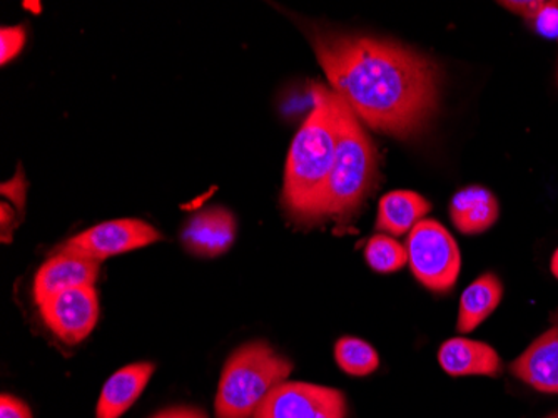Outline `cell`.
Segmentation results:
<instances>
[{
	"label": "cell",
	"mask_w": 558,
	"mask_h": 418,
	"mask_svg": "<svg viewBox=\"0 0 558 418\" xmlns=\"http://www.w3.org/2000/svg\"><path fill=\"white\" fill-rule=\"evenodd\" d=\"M409 263L415 278L435 294H447L462 268L459 244L448 229L434 219H422L407 240Z\"/></svg>",
	"instance_id": "obj_5"
},
{
	"label": "cell",
	"mask_w": 558,
	"mask_h": 418,
	"mask_svg": "<svg viewBox=\"0 0 558 418\" xmlns=\"http://www.w3.org/2000/svg\"><path fill=\"white\" fill-rule=\"evenodd\" d=\"M153 363L125 365L100 390L96 418H121L130 410L155 373Z\"/></svg>",
	"instance_id": "obj_13"
},
{
	"label": "cell",
	"mask_w": 558,
	"mask_h": 418,
	"mask_svg": "<svg viewBox=\"0 0 558 418\" xmlns=\"http://www.w3.org/2000/svg\"><path fill=\"white\" fill-rule=\"evenodd\" d=\"M510 372L542 394H558V310L548 330L512 361Z\"/></svg>",
	"instance_id": "obj_9"
},
{
	"label": "cell",
	"mask_w": 558,
	"mask_h": 418,
	"mask_svg": "<svg viewBox=\"0 0 558 418\" xmlns=\"http://www.w3.org/2000/svg\"><path fill=\"white\" fill-rule=\"evenodd\" d=\"M526 24L541 34V36L548 37V39H558V2H550L542 9L532 21Z\"/></svg>",
	"instance_id": "obj_20"
},
{
	"label": "cell",
	"mask_w": 558,
	"mask_h": 418,
	"mask_svg": "<svg viewBox=\"0 0 558 418\" xmlns=\"http://www.w3.org/2000/svg\"><path fill=\"white\" fill-rule=\"evenodd\" d=\"M39 308L50 332L68 345L84 342L99 320V297L94 286L61 291L47 298Z\"/></svg>",
	"instance_id": "obj_8"
},
{
	"label": "cell",
	"mask_w": 558,
	"mask_h": 418,
	"mask_svg": "<svg viewBox=\"0 0 558 418\" xmlns=\"http://www.w3.org/2000/svg\"><path fill=\"white\" fill-rule=\"evenodd\" d=\"M310 40L331 91L375 131L409 140L437 112L441 72L426 56L381 37L319 27Z\"/></svg>",
	"instance_id": "obj_1"
},
{
	"label": "cell",
	"mask_w": 558,
	"mask_h": 418,
	"mask_svg": "<svg viewBox=\"0 0 558 418\" xmlns=\"http://www.w3.org/2000/svg\"><path fill=\"white\" fill-rule=\"evenodd\" d=\"M335 358L338 367L348 375L366 377L376 372L379 357L372 345L356 336H343L335 345Z\"/></svg>",
	"instance_id": "obj_17"
},
{
	"label": "cell",
	"mask_w": 558,
	"mask_h": 418,
	"mask_svg": "<svg viewBox=\"0 0 558 418\" xmlns=\"http://www.w3.org/2000/svg\"><path fill=\"white\" fill-rule=\"evenodd\" d=\"M501 298H504V285L495 273H485L476 278L460 298L457 330L460 333L473 332L497 310Z\"/></svg>",
	"instance_id": "obj_16"
},
{
	"label": "cell",
	"mask_w": 558,
	"mask_h": 418,
	"mask_svg": "<svg viewBox=\"0 0 558 418\" xmlns=\"http://www.w3.org/2000/svg\"><path fill=\"white\" fill-rule=\"evenodd\" d=\"M150 418H208L205 411L197 410L191 407H174L168 410L159 411L155 417Z\"/></svg>",
	"instance_id": "obj_23"
},
{
	"label": "cell",
	"mask_w": 558,
	"mask_h": 418,
	"mask_svg": "<svg viewBox=\"0 0 558 418\" xmlns=\"http://www.w3.org/2000/svg\"><path fill=\"white\" fill-rule=\"evenodd\" d=\"M365 260L376 273H395L409 263L407 247L379 232L366 243Z\"/></svg>",
	"instance_id": "obj_18"
},
{
	"label": "cell",
	"mask_w": 558,
	"mask_h": 418,
	"mask_svg": "<svg viewBox=\"0 0 558 418\" xmlns=\"http://www.w3.org/2000/svg\"><path fill=\"white\" fill-rule=\"evenodd\" d=\"M500 215L497 198L484 187H469L451 198L450 216L454 228L465 235L490 229Z\"/></svg>",
	"instance_id": "obj_14"
},
{
	"label": "cell",
	"mask_w": 558,
	"mask_h": 418,
	"mask_svg": "<svg viewBox=\"0 0 558 418\" xmlns=\"http://www.w3.org/2000/svg\"><path fill=\"white\" fill-rule=\"evenodd\" d=\"M236 240V219L225 207L197 213L183 229V243L190 253L216 258L226 253Z\"/></svg>",
	"instance_id": "obj_11"
},
{
	"label": "cell",
	"mask_w": 558,
	"mask_h": 418,
	"mask_svg": "<svg viewBox=\"0 0 558 418\" xmlns=\"http://www.w3.org/2000/svg\"><path fill=\"white\" fill-rule=\"evenodd\" d=\"M0 418H33V414L27 404L4 394L0 397Z\"/></svg>",
	"instance_id": "obj_22"
},
{
	"label": "cell",
	"mask_w": 558,
	"mask_h": 418,
	"mask_svg": "<svg viewBox=\"0 0 558 418\" xmlns=\"http://www.w3.org/2000/svg\"><path fill=\"white\" fill-rule=\"evenodd\" d=\"M293 363L265 342L238 348L222 369L216 394V418H253L276 386L287 382Z\"/></svg>",
	"instance_id": "obj_4"
},
{
	"label": "cell",
	"mask_w": 558,
	"mask_h": 418,
	"mask_svg": "<svg viewBox=\"0 0 558 418\" xmlns=\"http://www.w3.org/2000/svg\"><path fill=\"white\" fill-rule=\"evenodd\" d=\"M547 418H558V414L550 415V417Z\"/></svg>",
	"instance_id": "obj_25"
},
{
	"label": "cell",
	"mask_w": 558,
	"mask_h": 418,
	"mask_svg": "<svg viewBox=\"0 0 558 418\" xmlns=\"http://www.w3.org/2000/svg\"><path fill=\"white\" fill-rule=\"evenodd\" d=\"M99 261L58 250L54 256H50L37 270L34 278V300L40 304L61 291L94 286L99 276Z\"/></svg>",
	"instance_id": "obj_10"
},
{
	"label": "cell",
	"mask_w": 558,
	"mask_h": 418,
	"mask_svg": "<svg viewBox=\"0 0 558 418\" xmlns=\"http://www.w3.org/2000/svg\"><path fill=\"white\" fill-rule=\"evenodd\" d=\"M253 418H347V398L337 389L287 380L272 390Z\"/></svg>",
	"instance_id": "obj_7"
},
{
	"label": "cell",
	"mask_w": 558,
	"mask_h": 418,
	"mask_svg": "<svg viewBox=\"0 0 558 418\" xmlns=\"http://www.w3.org/2000/svg\"><path fill=\"white\" fill-rule=\"evenodd\" d=\"M312 96V112L294 136L288 153L281 194L288 215L303 223L322 219V204L337 154L333 91L315 84Z\"/></svg>",
	"instance_id": "obj_2"
},
{
	"label": "cell",
	"mask_w": 558,
	"mask_h": 418,
	"mask_svg": "<svg viewBox=\"0 0 558 418\" xmlns=\"http://www.w3.org/2000/svg\"><path fill=\"white\" fill-rule=\"evenodd\" d=\"M429 210V201L416 191H390L379 200L376 229L391 237H403L425 218Z\"/></svg>",
	"instance_id": "obj_15"
},
{
	"label": "cell",
	"mask_w": 558,
	"mask_h": 418,
	"mask_svg": "<svg viewBox=\"0 0 558 418\" xmlns=\"http://www.w3.org/2000/svg\"><path fill=\"white\" fill-rule=\"evenodd\" d=\"M24 43V25L2 27V31H0V62H2V65L11 62L21 52Z\"/></svg>",
	"instance_id": "obj_19"
},
{
	"label": "cell",
	"mask_w": 558,
	"mask_h": 418,
	"mask_svg": "<svg viewBox=\"0 0 558 418\" xmlns=\"http://www.w3.org/2000/svg\"><path fill=\"white\" fill-rule=\"evenodd\" d=\"M547 4L548 0H507V2H500V5H504L505 9L522 15L525 22L532 21Z\"/></svg>",
	"instance_id": "obj_21"
},
{
	"label": "cell",
	"mask_w": 558,
	"mask_h": 418,
	"mask_svg": "<svg viewBox=\"0 0 558 418\" xmlns=\"http://www.w3.org/2000/svg\"><path fill=\"white\" fill-rule=\"evenodd\" d=\"M333 106L337 154L322 204V219L354 215L378 179V151L362 122L337 93H333Z\"/></svg>",
	"instance_id": "obj_3"
},
{
	"label": "cell",
	"mask_w": 558,
	"mask_h": 418,
	"mask_svg": "<svg viewBox=\"0 0 558 418\" xmlns=\"http://www.w3.org/2000/svg\"><path fill=\"white\" fill-rule=\"evenodd\" d=\"M161 238V232L143 219H111L69 238L59 251L81 254L100 263L116 254L149 247Z\"/></svg>",
	"instance_id": "obj_6"
},
{
	"label": "cell",
	"mask_w": 558,
	"mask_h": 418,
	"mask_svg": "<svg viewBox=\"0 0 558 418\" xmlns=\"http://www.w3.org/2000/svg\"><path fill=\"white\" fill-rule=\"evenodd\" d=\"M550 270L551 273H554L555 278L558 279V248L555 250L554 256H551Z\"/></svg>",
	"instance_id": "obj_24"
},
{
	"label": "cell",
	"mask_w": 558,
	"mask_h": 418,
	"mask_svg": "<svg viewBox=\"0 0 558 418\" xmlns=\"http://www.w3.org/2000/svg\"><path fill=\"white\" fill-rule=\"evenodd\" d=\"M441 369L451 377H498L504 370L500 357L490 345L470 338H450L438 350Z\"/></svg>",
	"instance_id": "obj_12"
},
{
	"label": "cell",
	"mask_w": 558,
	"mask_h": 418,
	"mask_svg": "<svg viewBox=\"0 0 558 418\" xmlns=\"http://www.w3.org/2000/svg\"><path fill=\"white\" fill-rule=\"evenodd\" d=\"M557 80H558V74H557Z\"/></svg>",
	"instance_id": "obj_26"
}]
</instances>
